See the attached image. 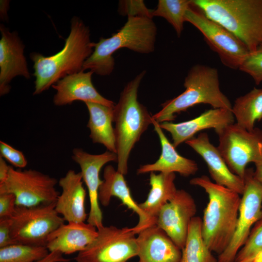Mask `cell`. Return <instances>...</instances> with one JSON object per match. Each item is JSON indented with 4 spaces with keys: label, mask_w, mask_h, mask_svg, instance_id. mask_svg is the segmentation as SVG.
<instances>
[{
    "label": "cell",
    "mask_w": 262,
    "mask_h": 262,
    "mask_svg": "<svg viewBox=\"0 0 262 262\" xmlns=\"http://www.w3.org/2000/svg\"><path fill=\"white\" fill-rule=\"evenodd\" d=\"M90 35L88 27L80 18L74 16L71 19L70 32L61 51L49 56L36 52L31 54L35 78L34 95L49 89L68 75L83 71L85 62L94 50Z\"/></svg>",
    "instance_id": "1"
},
{
    "label": "cell",
    "mask_w": 262,
    "mask_h": 262,
    "mask_svg": "<svg viewBox=\"0 0 262 262\" xmlns=\"http://www.w3.org/2000/svg\"><path fill=\"white\" fill-rule=\"evenodd\" d=\"M190 183L202 188L208 196L202 219V234L209 249L219 255L234 233L241 197L236 192L212 182L206 175L192 179Z\"/></svg>",
    "instance_id": "2"
},
{
    "label": "cell",
    "mask_w": 262,
    "mask_h": 262,
    "mask_svg": "<svg viewBox=\"0 0 262 262\" xmlns=\"http://www.w3.org/2000/svg\"><path fill=\"white\" fill-rule=\"evenodd\" d=\"M157 28L152 18L128 16L124 26L109 38L101 37L93 43V53L86 60L83 71H89L100 76H108L115 66L113 54L121 48L135 52L148 54L154 51Z\"/></svg>",
    "instance_id": "3"
},
{
    "label": "cell",
    "mask_w": 262,
    "mask_h": 262,
    "mask_svg": "<svg viewBox=\"0 0 262 262\" xmlns=\"http://www.w3.org/2000/svg\"><path fill=\"white\" fill-rule=\"evenodd\" d=\"M146 73V71L141 72L126 84L114 107L117 170L123 175L128 173V162L132 149L152 124V115L137 99L139 87Z\"/></svg>",
    "instance_id": "4"
},
{
    "label": "cell",
    "mask_w": 262,
    "mask_h": 262,
    "mask_svg": "<svg viewBox=\"0 0 262 262\" xmlns=\"http://www.w3.org/2000/svg\"><path fill=\"white\" fill-rule=\"evenodd\" d=\"M209 18L233 33L249 52L262 47V0H192Z\"/></svg>",
    "instance_id": "5"
},
{
    "label": "cell",
    "mask_w": 262,
    "mask_h": 262,
    "mask_svg": "<svg viewBox=\"0 0 262 262\" xmlns=\"http://www.w3.org/2000/svg\"><path fill=\"white\" fill-rule=\"evenodd\" d=\"M185 91L161 104L162 109L152 115L159 123L171 122L176 114L199 104H207L213 108L231 111L232 105L221 91L218 70L208 66L196 64L188 71L184 79Z\"/></svg>",
    "instance_id": "6"
},
{
    "label": "cell",
    "mask_w": 262,
    "mask_h": 262,
    "mask_svg": "<svg viewBox=\"0 0 262 262\" xmlns=\"http://www.w3.org/2000/svg\"><path fill=\"white\" fill-rule=\"evenodd\" d=\"M217 134L221 155L231 171L242 179L248 164L262 160V130L255 127L249 131L235 123Z\"/></svg>",
    "instance_id": "7"
},
{
    "label": "cell",
    "mask_w": 262,
    "mask_h": 262,
    "mask_svg": "<svg viewBox=\"0 0 262 262\" xmlns=\"http://www.w3.org/2000/svg\"><path fill=\"white\" fill-rule=\"evenodd\" d=\"M53 177L33 169H15L10 166L6 180L0 184V194L11 193L16 206L33 207L55 203L60 195Z\"/></svg>",
    "instance_id": "8"
},
{
    "label": "cell",
    "mask_w": 262,
    "mask_h": 262,
    "mask_svg": "<svg viewBox=\"0 0 262 262\" xmlns=\"http://www.w3.org/2000/svg\"><path fill=\"white\" fill-rule=\"evenodd\" d=\"M55 206V203L33 207L16 206L10 217L16 243L46 246L49 236L65 221Z\"/></svg>",
    "instance_id": "9"
},
{
    "label": "cell",
    "mask_w": 262,
    "mask_h": 262,
    "mask_svg": "<svg viewBox=\"0 0 262 262\" xmlns=\"http://www.w3.org/2000/svg\"><path fill=\"white\" fill-rule=\"evenodd\" d=\"M185 21L200 32L206 43L217 54L224 66L233 69L239 68L249 51L233 33L208 18L192 2L186 11Z\"/></svg>",
    "instance_id": "10"
},
{
    "label": "cell",
    "mask_w": 262,
    "mask_h": 262,
    "mask_svg": "<svg viewBox=\"0 0 262 262\" xmlns=\"http://www.w3.org/2000/svg\"><path fill=\"white\" fill-rule=\"evenodd\" d=\"M136 233L132 228L102 226L94 241L78 252L76 262H127L138 255Z\"/></svg>",
    "instance_id": "11"
},
{
    "label": "cell",
    "mask_w": 262,
    "mask_h": 262,
    "mask_svg": "<svg viewBox=\"0 0 262 262\" xmlns=\"http://www.w3.org/2000/svg\"><path fill=\"white\" fill-rule=\"evenodd\" d=\"M245 187L241 199L235 230L217 262H234L237 254L246 242L253 225L262 216V185L255 179L253 168H246Z\"/></svg>",
    "instance_id": "12"
},
{
    "label": "cell",
    "mask_w": 262,
    "mask_h": 262,
    "mask_svg": "<svg viewBox=\"0 0 262 262\" xmlns=\"http://www.w3.org/2000/svg\"><path fill=\"white\" fill-rule=\"evenodd\" d=\"M72 153V158L79 165L82 180L88 190L90 211L87 223L98 229L103 226L98 197V190L103 180L100 179L99 173L107 163L117 162V154L108 150L100 154H91L78 148L74 149Z\"/></svg>",
    "instance_id": "13"
},
{
    "label": "cell",
    "mask_w": 262,
    "mask_h": 262,
    "mask_svg": "<svg viewBox=\"0 0 262 262\" xmlns=\"http://www.w3.org/2000/svg\"><path fill=\"white\" fill-rule=\"evenodd\" d=\"M196 212L195 201L183 189L177 190L174 197L161 209L156 224L182 250L192 218Z\"/></svg>",
    "instance_id": "14"
},
{
    "label": "cell",
    "mask_w": 262,
    "mask_h": 262,
    "mask_svg": "<svg viewBox=\"0 0 262 262\" xmlns=\"http://www.w3.org/2000/svg\"><path fill=\"white\" fill-rule=\"evenodd\" d=\"M0 31V95L9 92V83L16 76L29 79L30 74L24 55V45L15 32H10L3 25Z\"/></svg>",
    "instance_id": "15"
},
{
    "label": "cell",
    "mask_w": 262,
    "mask_h": 262,
    "mask_svg": "<svg viewBox=\"0 0 262 262\" xmlns=\"http://www.w3.org/2000/svg\"><path fill=\"white\" fill-rule=\"evenodd\" d=\"M231 110L213 108L205 111L197 117L184 122L175 123L164 122L161 128L171 135L172 144L176 148L180 144L194 137L198 132L207 129H214L218 134L227 126L234 123Z\"/></svg>",
    "instance_id": "16"
},
{
    "label": "cell",
    "mask_w": 262,
    "mask_h": 262,
    "mask_svg": "<svg viewBox=\"0 0 262 262\" xmlns=\"http://www.w3.org/2000/svg\"><path fill=\"white\" fill-rule=\"evenodd\" d=\"M197 153L207 165L215 183L230 189L240 195L244 190V180L231 171L217 147L210 142L207 133L201 132L185 142Z\"/></svg>",
    "instance_id": "17"
},
{
    "label": "cell",
    "mask_w": 262,
    "mask_h": 262,
    "mask_svg": "<svg viewBox=\"0 0 262 262\" xmlns=\"http://www.w3.org/2000/svg\"><path fill=\"white\" fill-rule=\"evenodd\" d=\"M91 71L68 75L58 81L52 87L56 90L53 101L56 106L70 104L81 100L102 104L114 107L115 103L102 96L94 86Z\"/></svg>",
    "instance_id": "18"
},
{
    "label": "cell",
    "mask_w": 262,
    "mask_h": 262,
    "mask_svg": "<svg viewBox=\"0 0 262 262\" xmlns=\"http://www.w3.org/2000/svg\"><path fill=\"white\" fill-rule=\"evenodd\" d=\"M81 173L69 170L58 181L62 192L55 202L56 212L67 222H85L86 192Z\"/></svg>",
    "instance_id": "19"
},
{
    "label": "cell",
    "mask_w": 262,
    "mask_h": 262,
    "mask_svg": "<svg viewBox=\"0 0 262 262\" xmlns=\"http://www.w3.org/2000/svg\"><path fill=\"white\" fill-rule=\"evenodd\" d=\"M139 262H180L182 250L156 224L136 237Z\"/></svg>",
    "instance_id": "20"
},
{
    "label": "cell",
    "mask_w": 262,
    "mask_h": 262,
    "mask_svg": "<svg viewBox=\"0 0 262 262\" xmlns=\"http://www.w3.org/2000/svg\"><path fill=\"white\" fill-rule=\"evenodd\" d=\"M97 235L98 229L88 223L67 222L50 233L46 246L49 252L71 254L85 249Z\"/></svg>",
    "instance_id": "21"
},
{
    "label": "cell",
    "mask_w": 262,
    "mask_h": 262,
    "mask_svg": "<svg viewBox=\"0 0 262 262\" xmlns=\"http://www.w3.org/2000/svg\"><path fill=\"white\" fill-rule=\"evenodd\" d=\"M152 124L160 139L161 153L155 163L141 165L137 170V174L140 175L158 171L164 173L177 172L184 177L195 175L198 170L196 162L179 154L165 135L160 123L153 118Z\"/></svg>",
    "instance_id": "22"
},
{
    "label": "cell",
    "mask_w": 262,
    "mask_h": 262,
    "mask_svg": "<svg viewBox=\"0 0 262 262\" xmlns=\"http://www.w3.org/2000/svg\"><path fill=\"white\" fill-rule=\"evenodd\" d=\"M104 180L98 190L99 202L104 207L109 205L111 197L119 198L124 205L135 212L139 217L137 224L132 228L136 234L149 227L147 218L133 199L124 175L111 165L104 169Z\"/></svg>",
    "instance_id": "23"
},
{
    "label": "cell",
    "mask_w": 262,
    "mask_h": 262,
    "mask_svg": "<svg viewBox=\"0 0 262 262\" xmlns=\"http://www.w3.org/2000/svg\"><path fill=\"white\" fill-rule=\"evenodd\" d=\"M174 173H150L151 188L146 200L138 204L147 218L148 226L156 224L162 208L175 196L177 191Z\"/></svg>",
    "instance_id": "24"
},
{
    "label": "cell",
    "mask_w": 262,
    "mask_h": 262,
    "mask_svg": "<svg viewBox=\"0 0 262 262\" xmlns=\"http://www.w3.org/2000/svg\"><path fill=\"white\" fill-rule=\"evenodd\" d=\"M85 103L89 114L87 126L92 142L101 144L108 151L116 154L115 129L112 125L114 107L92 102Z\"/></svg>",
    "instance_id": "25"
},
{
    "label": "cell",
    "mask_w": 262,
    "mask_h": 262,
    "mask_svg": "<svg viewBox=\"0 0 262 262\" xmlns=\"http://www.w3.org/2000/svg\"><path fill=\"white\" fill-rule=\"evenodd\" d=\"M231 112L236 123L247 131L253 130L255 122L262 119V88L254 87L247 94L237 98Z\"/></svg>",
    "instance_id": "26"
},
{
    "label": "cell",
    "mask_w": 262,
    "mask_h": 262,
    "mask_svg": "<svg viewBox=\"0 0 262 262\" xmlns=\"http://www.w3.org/2000/svg\"><path fill=\"white\" fill-rule=\"evenodd\" d=\"M201 225L200 217L191 220L180 262H217L204 241Z\"/></svg>",
    "instance_id": "27"
},
{
    "label": "cell",
    "mask_w": 262,
    "mask_h": 262,
    "mask_svg": "<svg viewBox=\"0 0 262 262\" xmlns=\"http://www.w3.org/2000/svg\"><path fill=\"white\" fill-rule=\"evenodd\" d=\"M191 4V0H159L152 15L165 19L180 37L183 30L186 11Z\"/></svg>",
    "instance_id": "28"
},
{
    "label": "cell",
    "mask_w": 262,
    "mask_h": 262,
    "mask_svg": "<svg viewBox=\"0 0 262 262\" xmlns=\"http://www.w3.org/2000/svg\"><path fill=\"white\" fill-rule=\"evenodd\" d=\"M49 253L46 246L16 244L0 248V262H36Z\"/></svg>",
    "instance_id": "29"
},
{
    "label": "cell",
    "mask_w": 262,
    "mask_h": 262,
    "mask_svg": "<svg viewBox=\"0 0 262 262\" xmlns=\"http://www.w3.org/2000/svg\"><path fill=\"white\" fill-rule=\"evenodd\" d=\"M262 251V216L254 224L245 245L236 255L234 262H253Z\"/></svg>",
    "instance_id": "30"
},
{
    "label": "cell",
    "mask_w": 262,
    "mask_h": 262,
    "mask_svg": "<svg viewBox=\"0 0 262 262\" xmlns=\"http://www.w3.org/2000/svg\"><path fill=\"white\" fill-rule=\"evenodd\" d=\"M239 69L248 74L255 84L259 85L262 82V47L249 52Z\"/></svg>",
    "instance_id": "31"
},
{
    "label": "cell",
    "mask_w": 262,
    "mask_h": 262,
    "mask_svg": "<svg viewBox=\"0 0 262 262\" xmlns=\"http://www.w3.org/2000/svg\"><path fill=\"white\" fill-rule=\"evenodd\" d=\"M118 11L120 14L127 15L128 16L153 17V10L148 9L143 0H120Z\"/></svg>",
    "instance_id": "32"
},
{
    "label": "cell",
    "mask_w": 262,
    "mask_h": 262,
    "mask_svg": "<svg viewBox=\"0 0 262 262\" xmlns=\"http://www.w3.org/2000/svg\"><path fill=\"white\" fill-rule=\"evenodd\" d=\"M0 156L13 166L18 168H24L27 161L23 153L2 141H0Z\"/></svg>",
    "instance_id": "33"
},
{
    "label": "cell",
    "mask_w": 262,
    "mask_h": 262,
    "mask_svg": "<svg viewBox=\"0 0 262 262\" xmlns=\"http://www.w3.org/2000/svg\"><path fill=\"white\" fill-rule=\"evenodd\" d=\"M16 197L11 193L0 194V218L11 217L16 208Z\"/></svg>",
    "instance_id": "34"
},
{
    "label": "cell",
    "mask_w": 262,
    "mask_h": 262,
    "mask_svg": "<svg viewBox=\"0 0 262 262\" xmlns=\"http://www.w3.org/2000/svg\"><path fill=\"white\" fill-rule=\"evenodd\" d=\"M14 244L10 217L0 218V248Z\"/></svg>",
    "instance_id": "35"
},
{
    "label": "cell",
    "mask_w": 262,
    "mask_h": 262,
    "mask_svg": "<svg viewBox=\"0 0 262 262\" xmlns=\"http://www.w3.org/2000/svg\"><path fill=\"white\" fill-rule=\"evenodd\" d=\"M63 255L58 251L49 252V254L42 259L40 262H68L69 259L64 257Z\"/></svg>",
    "instance_id": "36"
},
{
    "label": "cell",
    "mask_w": 262,
    "mask_h": 262,
    "mask_svg": "<svg viewBox=\"0 0 262 262\" xmlns=\"http://www.w3.org/2000/svg\"><path fill=\"white\" fill-rule=\"evenodd\" d=\"M10 166L6 163L4 159L0 156V184L2 183L6 179Z\"/></svg>",
    "instance_id": "37"
},
{
    "label": "cell",
    "mask_w": 262,
    "mask_h": 262,
    "mask_svg": "<svg viewBox=\"0 0 262 262\" xmlns=\"http://www.w3.org/2000/svg\"><path fill=\"white\" fill-rule=\"evenodd\" d=\"M255 170L254 176L255 179L262 185V160L255 164Z\"/></svg>",
    "instance_id": "38"
},
{
    "label": "cell",
    "mask_w": 262,
    "mask_h": 262,
    "mask_svg": "<svg viewBox=\"0 0 262 262\" xmlns=\"http://www.w3.org/2000/svg\"><path fill=\"white\" fill-rule=\"evenodd\" d=\"M253 262H262V251L257 255Z\"/></svg>",
    "instance_id": "39"
}]
</instances>
